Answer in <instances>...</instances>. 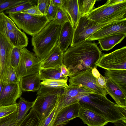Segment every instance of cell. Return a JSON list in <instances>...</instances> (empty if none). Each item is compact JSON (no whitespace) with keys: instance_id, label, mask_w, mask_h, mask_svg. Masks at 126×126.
<instances>
[{"instance_id":"6da1fadb","label":"cell","mask_w":126,"mask_h":126,"mask_svg":"<svg viewBox=\"0 0 126 126\" xmlns=\"http://www.w3.org/2000/svg\"><path fill=\"white\" fill-rule=\"evenodd\" d=\"M102 55L95 43L86 41L70 47L63 53V63L71 76L78 74L94 67Z\"/></svg>"},{"instance_id":"7a4b0ae2","label":"cell","mask_w":126,"mask_h":126,"mask_svg":"<svg viewBox=\"0 0 126 126\" xmlns=\"http://www.w3.org/2000/svg\"><path fill=\"white\" fill-rule=\"evenodd\" d=\"M78 103L80 106L94 111L109 122L114 123L126 119V107L112 102L103 95L91 94L82 97Z\"/></svg>"},{"instance_id":"3957f363","label":"cell","mask_w":126,"mask_h":126,"mask_svg":"<svg viewBox=\"0 0 126 126\" xmlns=\"http://www.w3.org/2000/svg\"><path fill=\"white\" fill-rule=\"evenodd\" d=\"M61 27V25L51 21L32 38L33 50L40 62L46 58L58 44Z\"/></svg>"},{"instance_id":"277c9868","label":"cell","mask_w":126,"mask_h":126,"mask_svg":"<svg viewBox=\"0 0 126 126\" xmlns=\"http://www.w3.org/2000/svg\"><path fill=\"white\" fill-rule=\"evenodd\" d=\"M8 14V16L19 29L32 36L39 32L50 22L45 15L37 16L21 12Z\"/></svg>"},{"instance_id":"5b68a950","label":"cell","mask_w":126,"mask_h":126,"mask_svg":"<svg viewBox=\"0 0 126 126\" xmlns=\"http://www.w3.org/2000/svg\"><path fill=\"white\" fill-rule=\"evenodd\" d=\"M126 0L111 5L105 4L94 9L87 16L98 23L126 19Z\"/></svg>"},{"instance_id":"8992f818","label":"cell","mask_w":126,"mask_h":126,"mask_svg":"<svg viewBox=\"0 0 126 126\" xmlns=\"http://www.w3.org/2000/svg\"><path fill=\"white\" fill-rule=\"evenodd\" d=\"M114 21L98 23L89 19L87 16L81 17L74 29L73 39L70 47L86 41L87 39L99 30Z\"/></svg>"},{"instance_id":"52a82bcc","label":"cell","mask_w":126,"mask_h":126,"mask_svg":"<svg viewBox=\"0 0 126 126\" xmlns=\"http://www.w3.org/2000/svg\"><path fill=\"white\" fill-rule=\"evenodd\" d=\"M63 89L38 95L33 101L32 108L36 113L41 121L47 117L57 105Z\"/></svg>"},{"instance_id":"ba28073f","label":"cell","mask_w":126,"mask_h":126,"mask_svg":"<svg viewBox=\"0 0 126 126\" xmlns=\"http://www.w3.org/2000/svg\"><path fill=\"white\" fill-rule=\"evenodd\" d=\"M40 63L35 54L26 47L22 49L20 61L15 69L20 80L23 77L39 72L41 68Z\"/></svg>"},{"instance_id":"9c48e42d","label":"cell","mask_w":126,"mask_h":126,"mask_svg":"<svg viewBox=\"0 0 126 126\" xmlns=\"http://www.w3.org/2000/svg\"><path fill=\"white\" fill-rule=\"evenodd\" d=\"M97 66L106 70H126V47L101 55Z\"/></svg>"},{"instance_id":"30bf717a","label":"cell","mask_w":126,"mask_h":126,"mask_svg":"<svg viewBox=\"0 0 126 126\" xmlns=\"http://www.w3.org/2000/svg\"><path fill=\"white\" fill-rule=\"evenodd\" d=\"M68 86L67 88L63 89V91L60 96L56 107L57 113L64 107L78 103L79 99L83 96L94 93L82 87Z\"/></svg>"},{"instance_id":"8fae6325","label":"cell","mask_w":126,"mask_h":126,"mask_svg":"<svg viewBox=\"0 0 126 126\" xmlns=\"http://www.w3.org/2000/svg\"><path fill=\"white\" fill-rule=\"evenodd\" d=\"M90 69L76 75L70 76L69 85H75L84 87L94 93L106 97L105 90L98 87L96 83V78L94 76Z\"/></svg>"},{"instance_id":"7c38bea8","label":"cell","mask_w":126,"mask_h":126,"mask_svg":"<svg viewBox=\"0 0 126 126\" xmlns=\"http://www.w3.org/2000/svg\"><path fill=\"white\" fill-rule=\"evenodd\" d=\"M126 34V19L114 21L103 26L96 32L86 41L98 40L112 34Z\"/></svg>"},{"instance_id":"4fadbf2b","label":"cell","mask_w":126,"mask_h":126,"mask_svg":"<svg viewBox=\"0 0 126 126\" xmlns=\"http://www.w3.org/2000/svg\"><path fill=\"white\" fill-rule=\"evenodd\" d=\"M22 91L19 83L4 82L0 96V106H8L16 103L17 99L21 97Z\"/></svg>"},{"instance_id":"5bb4252c","label":"cell","mask_w":126,"mask_h":126,"mask_svg":"<svg viewBox=\"0 0 126 126\" xmlns=\"http://www.w3.org/2000/svg\"><path fill=\"white\" fill-rule=\"evenodd\" d=\"M14 47L7 37L0 32V63L1 68V81H3L8 67L11 65V56Z\"/></svg>"},{"instance_id":"9a60e30c","label":"cell","mask_w":126,"mask_h":126,"mask_svg":"<svg viewBox=\"0 0 126 126\" xmlns=\"http://www.w3.org/2000/svg\"><path fill=\"white\" fill-rule=\"evenodd\" d=\"M80 106L78 103L63 108L57 113L52 126H63L71 120L78 117Z\"/></svg>"},{"instance_id":"2e32d148","label":"cell","mask_w":126,"mask_h":126,"mask_svg":"<svg viewBox=\"0 0 126 126\" xmlns=\"http://www.w3.org/2000/svg\"><path fill=\"white\" fill-rule=\"evenodd\" d=\"M64 52L60 49L58 44L46 58L41 62V68L43 69L60 68L61 66L63 64V58Z\"/></svg>"},{"instance_id":"e0dca14e","label":"cell","mask_w":126,"mask_h":126,"mask_svg":"<svg viewBox=\"0 0 126 126\" xmlns=\"http://www.w3.org/2000/svg\"><path fill=\"white\" fill-rule=\"evenodd\" d=\"M79 117L88 126H104L109 122L94 111L80 106Z\"/></svg>"},{"instance_id":"ac0fdd59","label":"cell","mask_w":126,"mask_h":126,"mask_svg":"<svg viewBox=\"0 0 126 126\" xmlns=\"http://www.w3.org/2000/svg\"><path fill=\"white\" fill-rule=\"evenodd\" d=\"M0 32L9 39L14 47L22 49L27 47L28 39L24 32L19 28L13 31H8L0 27Z\"/></svg>"},{"instance_id":"d6986e66","label":"cell","mask_w":126,"mask_h":126,"mask_svg":"<svg viewBox=\"0 0 126 126\" xmlns=\"http://www.w3.org/2000/svg\"><path fill=\"white\" fill-rule=\"evenodd\" d=\"M74 29L71 22L68 21L61 26L58 44L64 52L71 44L73 39Z\"/></svg>"},{"instance_id":"ffe728a7","label":"cell","mask_w":126,"mask_h":126,"mask_svg":"<svg viewBox=\"0 0 126 126\" xmlns=\"http://www.w3.org/2000/svg\"><path fill=\"white\" fill-rule=\"evenodd\" d=\"M39 72L21 78L19 82L21 89L24 92L38 91L41 86Z\"/></svg>"},{"instance_id":"44dd1931","label":"cell","mask_w":126,"mask_h":126,"mask_svg":"<svg viewBox=\"0 0 126 126\" xmlns=\"http://www.w3.org/2000/svg\"><path fill=\"white\" fill-rule=\"evenodd\" d=\"M106 90L116 103L119 105L126 107V95L109 79H106Z\"/></svg>"},{"instance_id":"7402d4cb","label":"cell","mask_w":126,"mask_h":126,"mask_svg":"<svg viewBox=\"0 0 126 126\" xmlns=\"http://www.w3.org/2000/svg\"><path fill=\"white\" fill-rule=\"evenodd\" d=\"M105 75L126 95V70H106Z\"/></svg>"},{"instance_id":"603a6c76","label":"cell","mask_w":126,"mask_h":126,"mask_svg":"<svg viewBox=\"0 0 126 126\" xmlns=\"http://www.w3.org/2000/svg\"><path fill=\"white\" fill-rule=\"evenodd\" d=\"M62 7L68 15L75 29L80 17L78 9V0H65Z\"/></svg>"},{"instance_id":"cb8c5ba5","label":"cell","mask_w":126,"mask_h":126,"mask_svg":"<svg viewBox=\"0 0 126 126\" xmlns=\"http://www.w3.org/2000/svg\"><path fill=\"white\" fill-rule=\"evenodd\" d=\"M126 36V34H114L101 38L98 40L102 49L103 50L108 51L120 43Z\"/></svg>"},{"instance_id":"d4e9b609","label":"cell","mask_w":126,"mask_h":126,"mask_svg":"<svg viewBox=\"0 0 126 126\" xmlns=\"http://www.w3.org/2000/svg\"><path fill=\"white\" fill-rule=\"evenodd\" d=\"M41 80L51 79L66 80L68 77H64L61 72L60 68H40L39 72Z\"/></svg>"},{"instance_id":"484cf974","label":"cell","mask_w":126,"mask_h":126,"mask_svg":"<svg viewBox=\"0 0 126 126\" xmlns=\"http://www.w3.org/2000/svg\"><path fill=\"white\" fill-rule=\"evenodd\" d=\"M33 101L30 102L22 97H20L17 103V117L16 121L19 125L27 115L29 110L32 108L33 104Z\"/></svg>"},{"instance_id":"4316f807","label":"cell","mask_w":126,"mask_h":126,"mask_svg":"<svg viewBox=\"0 0 126 126\" xmlns=\"http://www.w3.org/2000/svg\"><path fill=\"white\" fill-rule=\"evenodd\" d=\"M40 122L37 114L32 108L18 126H39Z\"/></svg>"},{"instance_id":"83f0119b","label":"cell","mask_w":126,"mask_h":126,"mask_svg":"<svg viewBox=\"0 0 126 126\" xmlns=\"http://www.w3.org/2000/svg\"><path fill=\"white\" fill-rule=\"evenodd\" d=\"M95 0H78V9L80 17L87 16L94 9Z\"/></svg>"},{"instance_id":"f1b7e54d","label":"cell","mask_w":126,"mask_h":126,"mask_svg":"<svg viewBox=\"0 0 126 126\" xmlns=\"http://www.w3.org/2000/svg\"><path fill=\"white\" fill-rule=\"evenodd\" d=\"M0 27L8 31L18 29L13 20L3 12L0 13Z\"/></svg>"},{"instance_id":"f546056e","label":"cell","mask_w":126,"mask_h":126,"mask_svg":"<svg viewBox=\"0 0 126 126\" xmlns=\"http://www.w3.org/2000/svg\"><path fill=\"white\" fill-rule=\"evenodd\" d=\"M29 0H0V13L3 11L10 9L26 3Z\"/></svg>"},{"instance_id":"4dcf8cb0","label":"cell","mask_w":126,"mask_h":126,"mask_svg":"<svg viewBox=\"0 0 126 126\" xmlns=\"http://www.w3.org/2000/svg\"><path fill=\"white\" fill-rule=\"evenodd\" d=\"M67 80L51 79L42 81L41 85L53 88L63 89L68 87Z\"/></svg>"},{"instance_id":"1f68e13d","label":"cell","mask_w":126,"mask_h":126,"mask_svg":"<svg viewBox=\"0 0 126 126\" xmlns=\"http://www.w3.org/2000/svg\"><path fill=\"white\" fill-rule=\"evenodd\" d=\"M37 0H29L28 2L5 11V13L9 14L21 12L37 5Z\"/></svg>"},{"instance_id":"d6a6232c","label":"cell","mask_w":126,"mask_h":126,"mask_svg":"<svg viewBox=\"0 0 126 126\" xmlns=\"http://www.w3.org/2000/svg\"><path fill=\"white\" fill-rule=\"evenodd\" d=\"M53 20L55 23L61 26L67 22L70 21L71 22L67 13L62 7H57V14Z\"/></svg>"},{"instance_id":"836d02e7","label":"cell","mask_w":126,"mask_h":126,"mask_svg":"<svg viewBox=\"0 0 126 126\" xmlns=\"http://www.w3.org/2000/svg\"><path fill=\"white\" fill-rule=\"evenodd\" d=\"M19 79L15 69L10 65L8 67L3 81L8 83H19Z\"/></svg>"},{"instance_id":"e575fe53","label":"cell","mask_w":126,"mask_h":126,"mask_svg":"<svg viewBox=\"0 0 126 126\" xmlns=\"http://www.w3.org/2000/svg\"><path fill=\"white\" fill-rule=\"evenodd\" d=\"M17 103L11 105L0 106V119L17 112Z\"/></svg>"},{"instance_id":"d590c367","label":"cell","mask_w":126,"mask_h":126,"mask_svg":"<svg viewBox=\"0 0 126 126\" xmlns=\"http://www.w3.org/2000/svg\"><path fill=\"white\" fill-rule=\"evenodd\" d=\"M21 49L14 47L11 54L10 64L16 69L18 66L20 60Z\"/></svg>"},{"instance_id":"8d00e7d4","label":"cell","mask_w":126,"mask_h":126,"mask_svg":"<svg viewBox=\"0 0 126 126\" xmlns=\"http://www.w3.org/2000/svg\"><path fill=\"white\" fill-rule=\"evenodd\" d=\"M57 105L47 117L43 120L41 121L39 126H52L57 113L56 111Z\"/></svg>"},{"instance_id":"74e56055","label":"cell","mask_w":126,"mask_h":126,"mask_svg":"<svg viewBox=\"0 0 126 126\" xmlns=\"http://www.w3.org/2000/svg\"><path fill=\"white\" fill-rule=\"evenodd\" d=\"M51 0H38L37 5L40 11L46 16L49 8Z\"/></svg>"},{"instance_id":"f35d334b","label":"cell","mask_w":126,"mask_h":126,"mask_svg":"<svg viewBox=\"0 0 126 126\" xmlns=\"http://www.w3.org/2000/svg\"><path fill=\"white\" fill-rule=\"evenodd\" d=\"M16 112L0 119V126H9L16 122Z\"/></svg>"},{"instance_id":"ab89813d","label":"cell","mask_w":126,"mask_h":126,"mask_svg":"<svg viewBox=\"0 0 126 126\" xmlns=\"http://www.w3.org/2000/svg\"><path fill=\"white\" fill-rule=\"evenodd\" d=\"M57 7L54 5L52 0L46 16L50 21L53 20L55 18L57 13Z\"/></svg>"},{"instance_id":"60d3db41","label":"cell","mask_w":126,"mask_h":126,"mask_svg":"<svg viewBox=\"0 0 126 126\" xmlns=\"http://www.w3.org/2000/svg\"><path fill=\"white\" fill-rule=\"evenodd\" d=\"M96 83L99 87L106 90V79L105 77L100 74L99 77L96 79Z\"/></svg>"},{"instance_id":"b9f144b4","label":"cell","mask_w":126,"mask_h":126,"mask_svg":"<svg viewBox=\"0 0 126 126\" xmlns=\"http://www.w3.org/2000/svg\"><path fill=\"white\" fill-rule=\"evenodd\" d=\"M21 12L37 16L44 15L40 11L37 5L29 9L23 11Z\"/></svg>"},{"instance_id":"7bdbcfd3","label":"cell","mask_w":126,"mask_h":126,"mask_svg":"<svg viewBox=\"0 0 126 126\" xmlns=\"http://www.w3.org/2000/svg\"><path fill=\"white\" fill-rule=\"evenodd\" d=\"M60 68L61 73L64 77L70 76V74L68 69L64 64H62Z\"/></svg>"},{"instance_id":"ee69618b","label":"cell","mask_w":126,"mask_h":126,"mask_svg":"<svg viewBox=\"0 0 126 126\" xmlns=\"http://www.w3.org/2000/svg\"><path fill=\"white\" fill-rule=\"evenodd\" d=\"M125 0H107L105 4L111 5L115 4L125 1Z\"/></svg>"},{"instance_id":"f6af8a7d","label":"cell","mask_w":126,"mask_h":126,"mask_svg":"<svg viewBox=\"0 0 126 126\" xmlns=\"http://www.w3.org/2000/svg\"><path fill=\"white\" fill-rule=\"evenodd\" d=\"M53 4L57 7H62L65 0H52Z\"/></svg>"},{"instance_id":"bcb514c9","label":"cell","mask_w":126,"mask_h":126,"mask_svg":"<svg viewBox=\"0 0 126 126\" xmlns=\"http://www.w3.org/2000/svg\"><path fill=\"white\" fill-rule=\"evenodd\" d=\"M114 124L115 126H126V119L118 120Z\"/></svg>"},{"instance_id":"7dc6e473","label":"cell","mask_w":126,"mask_h":126,"mask_svg":"<svg viewBox=\"0 0 126 126\" xmlns=\"http://www.w3.org/2000/svg\"><path fill=\"white\" fill-rule=\"evenodd\" d=\"M92 72L93 75L96 78L99 77L101 74L96 67L92 69Z\"/></svg>"},{"instance_id":"c3c4849f","label":"cell","mask_w":126,"mask_h":126,"mask_svg":"<svg viewBox=\"0 0 126 126\" xmlns=\"http://www.w3.org/2000/svg\"><path fill=\"white\" fill-rule=\"evenodd\" d=\"M4 82L2 81L0 82V96L2 90Z\"/></svg>"},{"instance_id":"681fc988","label":"cell","mask_w":126,"mask_h":126,"mask_svg":"<svg viewBox=\"0 0 126 126\" xmlns=\"http://www.w3.org/2000/svg\"><path fill=\"white\" fill-rule=\"evenodd\" d=\"M18 125H19L17 124L16 121V122L9 126H18Z\"/></svg>"},{"instance_id":"f907efd6","label":"cell","mask_w":126,"mask_h":126,"mask_svg":"<svg viewBox=\"0 0 126 126\" xmlns=\"http://www.w3.org/2000/svg\"><path fill=\"white\" fill-rule=\"evenodd\" d=\"M1 68L0 63V82L1 81Z\"/></svg>"}]
</instances>
